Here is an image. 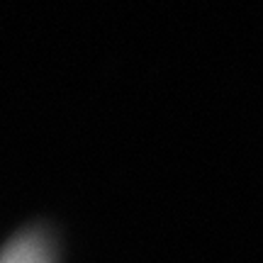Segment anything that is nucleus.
<instances>
[{"instance_id": "f257e3e1", "label": "nucleus", "mask_w": 263, "mask_h": 263, "mask_svg": "<svg viewBox=\"0 0 263 263\" xmlns=\"http://www.w3.org/2000/svg\"><path fill=\"white\" fill-rule=\"evenodd\" d=\"M0 263H54V244L49 234L29 229L3 246Z\"/></svg>"}]
</instances>
